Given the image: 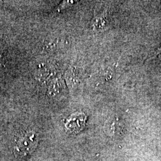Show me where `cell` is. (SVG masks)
<instances>
[{
    "label": "cell",
    "mask_w": 161,
    "mask_h": 161,
    "mask_svg": "<svg viewBox=\"0 0 161 161\" xmlns=\"http://www.w3.org/2000/svg\"><path fill=\"white\" fill-rule=\"evenodd\" d=\"M38 137L34 132H28L17 141L14 147V153L17 158H23L28 155L36 147Z\"/></svg>",
    "instance_id": "1"
},
{
    "label": "cell",
    "mask_w": 161,
    "mask_h": 161,
    "mask_svg": "<svg viewBox=\"0 0 161 161\" xmlns=\"http://www.w3.org/2000/svg\"><path fill=\"white\" fill-rule=\"evenodd\" d=\"M65 88L64 80L62 78L54 77L50 81L48 85V94L51 96H57L63 93Z\"/></svg>",
    "instance_id": "2"
},
{
    "label": "cell",
    "mask_w": 161,
    "mask_h": 161,
    "mask_svg": "<svg viewBox=\"0 0 161 161\" xmlns=\"http://www.w3.org/2000/svg\"><path fill=\"white\" fill-rule=\"evenodd\" d=\"M36 78L40 80L50 81L54 78V72L50 67L44 64L39 65V67L35 70Z\"/></svg>",
    "instance_id": "3"
},
{
    "label": "cell",
    "mask_w": 161,
    "mask_h": 161,
    "mask_svg": "<svg viewBox=\"0 0 161 161\" xmlns=\"http://www.w3.org/2000/svg\"><path fill=\"white\" fill-rule=\"evenodd\" d=\"M85 121H86V116L83 114H80L75 116V118L74 119V118L71 119L69 121V127L67 128L70 129L74 125L73 130H74L75 131H80L84 126Z\"/></svg>",
    "instance_id": "4"
},
{
    "label": "cell",
    "mask_w": 161,
    "mask_h": 161,
    "mask_svg": "<svg viewBox=\"0 0 161 161\" xmlns=\"http://www.w3.org/2000/svg\"><path fill=\"white\" fill-rule=\"evenodd\" d=\"M66 78L68 84L72 86H75L78 82V78L74 69H70L66 72Z\"/></svg>",
    "instance_id": "5"
},
{
    "label": "cell",
    "mask_w": 161,
    "mask_h": 161,
    "mask_svg": "<svg viewBox=\"0 0 161 161\" xmlns=\"http://www.w3.org/2000/svg\"><path fill=\"white\" fill-rule=\"evenodd\" d=\"M106 25V19L103 16H97L93 22V27L95 29H103Z\"/></svg>",
    "instance_id": "6"
},
{
    "label": "cell",
    "mask_w": 161,
    "mask_h": 161,
    "mask_svg": "<svg viewBox=\"0 0 161 161\" xmlns=\"http://www.w3.org/2000/svg\"><path fill=\"white\" fill-rule=\"evenodd\" d=\"M161 58V46L159 47L156 50L155 53L153 54V57L151 58Z\"/></svg>",
    "instance_id": "7"
},
{
    "label": "cell",
    "mask_w": 161,
    "mask_h": 161,
    "mask_svg": "<svg viewBox=\"0 0 161 161\" xmlns=\"http://www.w3.org/2000/svg\"><path fill=\"white\" fill-rule=\"evenodd\" d=\"M3 66V56L2 54L1 53V50H0V68H2Z\"/></svg>",
    "instance_id": "8"
}]
</instances>
